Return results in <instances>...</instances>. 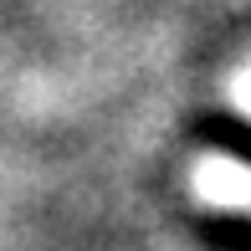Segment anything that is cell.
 I'll use <instances>...</instances> for the list:
<instances>
[]
</instances>
